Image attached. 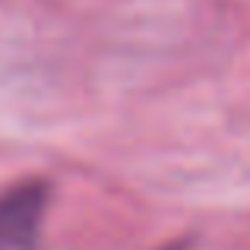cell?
I'll use <instances>...</instances> for the list:
<instances>
[{
	"mask_svg": "<svg viewBox=\"0 0 250 250\" xmlns=\"http://www.w3.org/2000/svg\"><path fill=\"white\" fill-rule=\"evenodd\" d=\"M48 209V187L19 184L0 196V250H35Z\"/></svg>",
	"mask_w": 250,
	"mask_h": 250,
	"instance_id": "6da1fadb",
	"label": "cell"
}]
</instances>
